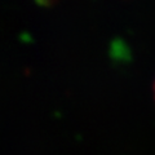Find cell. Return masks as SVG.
Segmentation results:
<instances>
[{"label":"cell","mask_w":155,"mask_h":155,"mask_svg":"<svg viewBox=\"0 0 155 155\" xmlns=\"http://www.w3.org/2000/svg\"><path fill=\"white\" fill-rule=\"evenodd\" d=\"M154 94H155V84H154Z\"/></svg>","instance_id":"6da1fadb"}]
</instances>
